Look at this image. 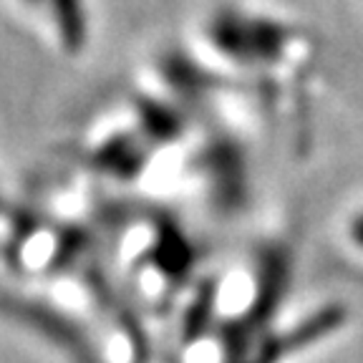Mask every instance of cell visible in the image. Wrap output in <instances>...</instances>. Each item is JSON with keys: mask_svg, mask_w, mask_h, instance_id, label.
<instances>
[{"mask_svg": "<svg viewBox=\"0 0 363 363\" xmlns=\"http://www.w3.org/2000/svg\"><path fill=\"white\" fill-rule=\"evenodd\" d=\"M16 6L63 56H84L91 45L89 0H16Z\"/></svg>", "mask_w": 363, "mask_h": 363, "instance_id": "1", "label": "cell"}, {"mask_svg": "<svg viewBox=\"0 0 363 363\" xmlns=\"http://www.w3.org/2000/svg\"><path fill=\"white\" fill-rule=\"evenodd\" d=\"M353 238L358 240V245H363V210L353 217Z\"/></svg>", "mask_w": 363, "mask_h": 363, "instance_id": "2", "label": "cell"}]
</instances>
